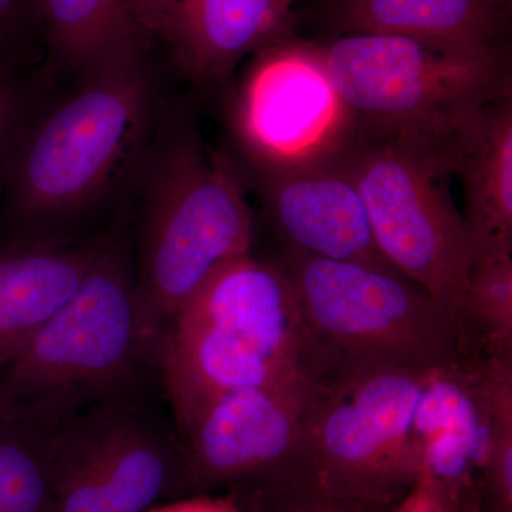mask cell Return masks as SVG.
I'll return each instance as SVG.
<instances>
[{"instance_id": "obj_1", "label": "cell", "mask_w": 512, "mask_h": 512, "mask_svg": "<svg viewBox=\"0 0 512 512\" xmlns=\"http://www.w3.org/2000/svg\"><path fill=\"white\" fill-rule=\"evenodd\" d=\"M151 109L144 59L83 77L47 113H37L35 103L0 181L2 214L19 237L72 217L103 195L136 151Z\"/></svg>"}, {"instance_id": "obj_2", "label": "cell", "mask_w": 512, "mask_h": 512, "mask_svg": "<svg viewBox=\"0 0 512 512\" xmlns=\"http://www.w3.org/2000/svg\"><path fill=\"white\" fill-rule=\"evenodd\" d=\"M275 264L295 291L303 370L319 386L384 367L430 370L463 357L456 320L402 275L291 248Z\"/></svg>"}, {"instance_id": "obj_3", "label": "cell", "mask_w": 512, "mask_h": 512, "mask_svg": "<svg viewBox=\"0 0 512 512\" xmlns=\"http://www.w3.org/2000/svg\"><path fill=\"white\" fill-rule=\"evenodd\" d=\"M313 47L356 136L444 140L511 96L503 46L346 33Z\"/></svg>"}, {"instance_id": "obj_4", "label": "cell", "mask_w": 512, "mask_h": 512, "mask_svg": "<svg viewBox=\"0 0 512 512\" xmlns=\"http://www.w3.org/2000/svg\"><path fill=\"white\" fill-rule=\"evenodd\" d=\"M173 322L164 369L178 423L221 394L305 372L298 301L275 262L222 266Z\"/></svg>"}, {"instance_id": "obj_5", "label": "cell", "mask_w": 512, "mask_h": 512, "mask_svg": "<svg viewBox=\"0 0 512 512\" xmlns=\"http://www.w3.org/2000/svg\"><path fill=\"white\" fill-rule=\"evenodd\" d=\"M150 329L126 265L100 249L72 298L0 370V412L52 426L76 416L126 382Z\"/></svg>"}, {"instance_id": "obj_6", "label": "cell", "mask_w": 512, "mask_h": 512, "mask_svg": "<svg viewBox=\"0 0 512 512\" xmlns=\"http://www.w3.org/2000/svg\"><path fill=\"white\" fill-rule=\"evenodd\" d=\"M325 157L362 195L386 261L457 323L477 251L466 218L448 191L453 174L443 143L348 134Z\"/></svg>"}, {"instance_id": "obj_7", "label": "cell", "mask_w": 512, "mask_h": 512, "mask_svg": "<svg viewBox=\"0 0 512 512\" xmlns=\"http://www.w3.org/2000/svg\"><path fill=\"white\" fill-rule=\"evenodd\" d=\"M427 372L384 367L318 384L279 488L394 507L421 473L419 407Z\"/></svg>"}, {"instance_id": "obj_8", "label": "cell", "mask_w": 512, "mask_h": 512, "mask_svg": "<svg viewBox=\"0 0 512 512\" xmlns=\"http://www.w3.org/2000/svg\"><path fill=\"white\" fill-rule=\"evenodd\" d=\"M148 178L138 286L148 322L173 319L218 269L251 254L254 224L228 158L171 130Z\"/></svg>"}, {"instance_id": "obj_9", "label": "cell", "mask_w": 512, "mask_h": 512, "mask_svg": "<svg viewBox=\"0 0 512 512\" xmlns=\"http://www.w3.org/2000/svg\"><path fill=\"white\" fill-rule=\"evenodd\" d=\"M177 471V454L151 421L96 407L55 430L50 512H147Z\"/></svg>"}, {"instance_id": "obj_10", "label": "cell", "mask_w": 512, "mask_h": 512, "mask_svg": "<svg viewBox=\"0 0 512 512\" xmlns=\"http://www.w3.org/2000/svg\"><path fill=\"white\" fill-rule=\"evenodd\" d=\"M318 384L305 372L214 397L180 421L185 470L200 483L272 478L295 457Z\"/></svg>"}, {"instance_id": "obj_11", "label": "cell", "mask_w": 512, "mask_h": 512, "mask_svg": "<svg viewBox=\"0 0 512 512\" xmlns=\"http://www.w3.org/2000/svg\"><path fill=\"white\" fill-rule=\"evenodd\" d=\"M245 84L239 128L258 164H288L328 156L349 131L348 114L315 47L262 50Z\"/></svg>"}, {"instance_id": "obj_12", "label": "cell", "mask_w": 512, "mask_h": 512, "mask_svg": "<svg viewBox=\"0 0 512 512\" xmlns=\"http://www.w3.org/2000/svg\"><path fill=\"white\" fill-rule=\"evenodd\" d=\"M259 165L269 210L288 248L400 275L377 247L356 185L328 157Z\"/></svg>"}, {"instance_id": "obj_13", "label": "cell", "mask_w": 512, "mask_h": 512, "mask_svg": "<svg viewBox=\"0 0 512 512\" xmlns=\"http://www.w3.org/2000/svg\"><path fill=\"white\" fill-rule=\"evenodd\" d=\"M293 0H156L157 36L185 73L220 84L249 53L282 42Z\"/></svg>"}, {"instance_id": "obj_14", "label": "cell", "mask_w": 512, "mask_h": 512, "mask_svg": "<svg viewBox=\"0 0 512 512\" xmlns=\"http://www.w3.org/2000/svg\"><path fill=\"white\" fill-rule=\"evenodd\" d=\"M466 194L477 255L512 254L511 96L488 104L443 143Z\"/></svg>"}, {"instance_id": "obj_15", "label": "cell", "mask_w": 512, "mask_h": 512, "mask_svg": "<svg viewBox=\"0 0 512 512\" xmlns=\"http://www.w3.org/2000/svg\"><path fill=\"white\" fill-rule=\"evenodd\" d=\"M99 251L28 237L0 244V370L72 298Z\"/></svg>"}, {"instance_id": "obj_16", "label": "cell", "mask_w": 512, "mask_h": 512, "mask_svg": "<svg viewBox=\"0 0 512 512\" xmlns=\"http://www.w3.org/2000/svg\"><path fill=\"white\" fill-rule=\"evenodd\" d=\"M57 67L80 79L144 59L157 36L156 0H36Z\"/></svg>"}, {"instance_id": "obj_17", "label": "cell", "mask_w": 512, "mask_h": 512, "mask_svg": "<svg viewBox=\"0 0 512 512\" xmlns=\"http://www.w3.org/2000/svg\"><path fill=\"white\" fill-rule=\"evenodd\" d=\"M507 0H342L338 22L346 33H380L501 46Z\"/></svg>"}, {"instance_id": "obj_18", "label": "cell", "mask_w": 512, "mask_h": 512, "mask_svg": "<svg viewBox=\"0 0 512 512\" xmlns=\"http://www.w3.org/2000/svg\"><path fill=\"white\" fill-rule=\"evenodd\" d=\"M57 426L0 412V512H50Z\"/></svg>"}, {"instance_id": "obj_19", "label": "cell", "mask_w": 512, "mask_h": 512, "mask_svg": "<svg viewBox=\"0 0 512 512\" xmlns=\"http://www.w3.org/2000/svg\"><path fill=\"white\" fill-rule=\"evenodd\" d=\"M457 326L463 356L512 357V254L476 256Z\"/></svg>"}, {"instance_id": "obj_20", "label": "cell", "mask_w": 512, "mask_h": 512, "mask_svg": "<svg viewBox=\"0 0 512 512\" xmlns=\"http://www.w3.org/2000/svg\"><path fill=\"white\" fill-rule=\"evenodd\" d=\"M487 512H512V363L495 383L493 437L485 471Z\"/></svg>"}, {"instance_id": "obj_21", "label": "cell", "mask_w": 512, "mask_h": 512, "mask_svg": "<svg viewBox=\"0 0 512 512\" xmlns=\"http://www.w3.org/2000/svg\"><path fill=\"white\" fill-rule=\"evenodd\" d=\"M35 103V92L20 70L0 67V181L20 127Z\"/></svg>"}, {"instance_id": "obj_22", "label": "cell", "mask_w": 512, "mask_h": 512, "mask_svg": "<svg viewBox=\"0 0 512 512\" xmlns=\"http://www.w3.org/2000/svg\"><path fill=\"white\" fill-rule=\"evenodd\" d=\"M35 25L36 0H0V67L20 70Z\"/></svg>"}, {"instance_id": "obj_23", "label": "cell", "mask_w": 512, "mask_h": 512, "mask_svg": "<svg viewBox=\"0 0 512 512\" xmlns=\"http://www.w3.org/2000/svg\"><path fill=\"white\" fill-rule=\"evenodd\" d=\"M279 500L269 512H390L393 507L356 503L309 490V488H279Z\"/></svg>"}, {"instance_id": "obj_24", "label": "cell", "mask_w": 512, "mask_h": 512, "mask_svg": "<svg viewBox=\"0 0 512 512\" xmlns=\"http://www.w3.org/2000/svg\"><path fill=\"white\" fill-rule=\"evenodd\" d=\"M390 512H483L480 508L458 503L427 477L420 474L409 493Z\"/></svg>"}, {"instance_id": "obj_25", "label": "cell", "mask_w": 512, "mask_h": 512, "mask_svg": "<svg viewBox=\"0 0 512 512\" xmlns=\"http://www.w3.org/2000/svg\"><path fill=\"white\" fill-rule=\"evenodd\" d=\"M147 512H247L232 500L224 497H195L178 503L151 507Z\"/></svg>"}, {"instance_id": "obj_26", "label": "cell", "mask_w": 512, "mask_h": 512, "mask_svg": "<svg viewBox=\"0 0 512 512\" xmlns=\"http://www.w3.org/2000/svg\"><path fill=\"white\" fill-rule=\"evenodd\" d=\"M507 2H510V0H507Z\"/></svg>"}]
</instances>
